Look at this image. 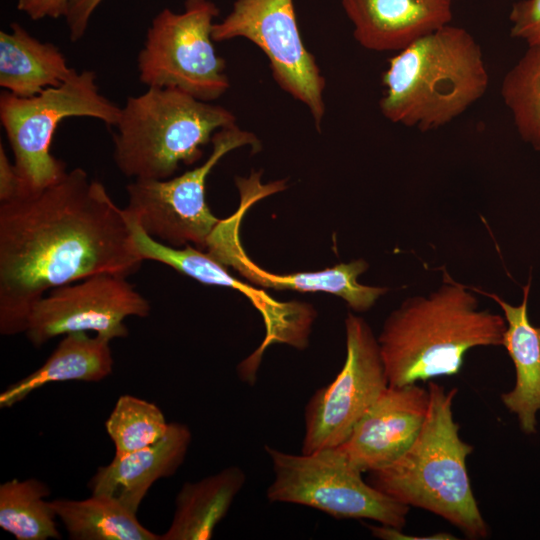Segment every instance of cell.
<instances>
[{
	"label": "cell",
	"instance_id": "cell-5",
	"mask_svg": "<svg viewBox=\"0 0 540 540\" xmlns=\"http://www.w3.org/2000/svg\"><path fill=\"white\" fill-rule=\"evenodd\" d=\"M236 124L229 109L178 88L148 87L121 107L113 134V159L126 177L163 180L180 164L201 159L220 129Z\"/></svg>",
	"mask_w": 540,
	"mask_h": 540
},
{
	"label": "cell",
	"instance_id": "cell-1",
	"mask_svg": "<svg viewBox=\"0 0 540 540\" xmlns=\"http://www.w3.org/2000/svg\"><path fill=\"white\" fill-rule=\"evenodd\" d=\"M143 261L125 209L82 168L0 203L1 335L25 333L50 290L100 273L128 277Z\"/></svg>",
	"mask_w": 540,
	"mask_h": 540
},
{
	"label": "cell",
	"instance_id": "cell-29",
	"mask_svg": "<svg viewBox=\"0 0 540 540\" xmlns=\"http://www.w3.org/2000/svg\"><path fill=\"white\" fill-rule=\"evenodd\" d=\"M70 0H18L17 9L32 20L65 17Z\"/></svg>",
	"mask_w": 540,
	"mask_h": 540
},
{
	"label": "cell",
	"instance_id": "cell-23",
	"mask_svg": "<svg viewBox=\"0 0 540 540\" xmlns=\"http://www.w3.org/2000/svg\"><path fill=\"white\" fill-rule=\"evenodd\" d=\"M41 480L12 479L0 485V527L17 540L60 539L57 514Z\"/></svg>",
	"mask_w": 540,
	"mask_h": 540
},
{
	"label": "cell",
	"instance_id": "cell-24",
	"mask_svg": "<svg viewBox=\"0 0 540 540\" xmlns=\"http://www.w3.org/2000/svg\"><path fill=\"white\" fill-rule=\"evenodd\" d=\"M500 93L522 140L540 152V43L506 73Z\"/></svg>",
	"mask_w": 540,
	"mask_h": 540
},
{
	"label": "cell",
	"instance_id": "cell-2",
	"mask_svg": "<svg viewBox=\"0 0 540 540\" xmlns=\"http://www.w3.org/2000/svg\"><path fill=\"white\" fill-rule=\"evenodd\" d=\"M505 317L479 309L475 292L444 271L428 295L405 299L377 337L389 385L404 386L456 375L474 347L502 346Z\"/></svg>",
	"mask_w": 540,
	"mask_h": 540
},
{
	"label": "cell",
	"instance_id": "cell-26",
	"mask_svg": "<svg viewBox=\"0 0 540 540\" xmlns=\"http://www.w3.org/2000/svg\"><path fill=\"white\" fill-rule=\"evenodd\" d=\"M510 34L530 45L540 43V0H520L509 14Z\"/></svg>",
	"mask_w": 540,
	"mask_h": 540
},
{
	"label": "cell",
	"instance_id": "cell-10",
	"mask_svg": "<svg viewBox=\"0 0 540 540\" xmlns=\"http://www.w3.org/2000/svg\"><path fill=\"white\" fill-rule=\"evenodd\" d=\"M212 38H245L255 44L266 55L277 85L306 106L320 129L326 81L304 45L293 0H235L230 13L213 25Z\"/></svg>",
	"mask_w": 540,
	"mask_h": 540
},
{
	"label": "cell",
	"instance_id": "cell-6",
	"mask_svg": "<svg viewBox=\"0 0 540 540\" xmlns=\"http://www.w3.org/2000/svg\"><path fill=\"white\" fill-rule=\"evenodd\" d=\"M120 110L121 107L100 93L96 74L91 70H75L61 85L32 97L3 91L0 120L23 192L42 189L66 173V164L50 151L55 131L64 119L90 117L115 127Z\"/></svg>",
	"mask_w": 540,
	"mask_h": 540
},
{
	"label": "cell",
	"instance_id": "cell-7",
	"mask_svg": "<svg viewBox=\"0 0 540 540\" xmlns=\"http://www.w3.org/2000/svg\"><path fill=\"white\" fill-rule=\"evenodd\" d=\"M265 450L274 475L266 491L269 501L312 507L337 519L404 527L410 507L365 481L338 447L301 454Z\"/></svg>",
	"mask_w": 540,
	"mask_h": 540
},
{
	"label": "cell",
	"instance_id": "cell-12",
	"mask_svg": "<svg viewBox=\"0 0 540 540\" xmlns=\"http://www.w3.org/2000/svg\"><path fill=\"white\" fill-rule=\"evenodd\" d=\"M236 186L240 193L239 207L231 216L220 220L204 250L221 264L236 270L244 279L260 288L324 292L342 298L357 312L368 311L389 290L387 287L358 282V277L368 269V263L363 259L339 263L320 271L288 274L269 272L258 266L242 247L240 224L253 204L277 193L279 188L274 181L263 183L261 172H252L246 178L237 177Z\"/></svg>",
	"mask_w": 540,
	"mask_h": 540
},
{
	"label": "cell",
	"instance_id": "cell-14",
	"mask_svg": "<svg viewBox=\"0 0 540 540\" xmlns=\"http://www.w3.org/2000/svg\"><path fill=\"white\" fill-rule=\"evenodd\" d=\"M134 240L144 260L165 264L203 284L240 291L260 311L266 338L259 351L272 342H285L302 348L306 342L314 311L306 303L280 302L264 290L251 286L229 273L226 266L208 252L192 245L175 248L148 236L130 217Z\"/></svg>",
	"mask_w": 540,
	"mask_h": 540
},
{
	"label": "cell",
	"instance_id": "cell-13",
	"mask_svg": "<svg viewBox=\"0 0 540 540\" xmlns=\"http://www.w3.org/2000/svg\"><path fill=\"white\" fill-rule=\"evenodd\" d=\"M150 310L127 277L100 273L45 294L33 306L25 334L35 347L74 332L93 331L111 341L128 336L127 317H147Z\"/></svg>",
	"mask_w": 540,
	"mask_h": 540
},
{
	"label": "cell",
	"instance_id": "cell-27",
	"mask_svg": "<svg viewBox=\"0 0 540 540\" xmlns=\"http://www.w3.org/2000/svg\"><path fill=\"white\" fill-rule=\"evenodd\" d=\"M103 0H70L65 20L72 42L80 40L88 27V23L95 9Z\"/></svg>",
	"mask_w": 540,
	"mask_h": 540
},
{
	"label": "cell",
	"instance_id": "cell-25",
	"mask_svg": "<svg viewBox=\"0 0 540 540\" xmlns=\"http://www.w3.org/2000/svg\"><path fill=\"white\" fill-rule=\"evenodd\" d=\"M163 412L152 402L132 395H121L105 421L108 436L121 455L150 446L167 432Z\"/></svg>",
	"mask_w": 540,
	"mask_h": 540
},
{
	"label": "cell",
	"instance_id": "cell-22",
	"mask_svg": "<svg viewBox=\"0 0 540 540\" xmlns=\"http://www.w3.org/2000/svg\"><path fill=\"white\" fill-rule=\"evenodd\" d=\"M51 504L72 540H161L138 521L136 513L107 494L56 499Z\"/></svg>",
	"mask_w": 540,
	"mask_h": 540
},
{
	"label": "cell",
	"instance_id": "cell-15",
	"mask_svg": "<svg viewBox=\"0 0 540 540\" xmlns=\"http://www.w3.org/2000/svg\"><path fill=\"white\" fill-rule=\"evenodd\" d=\"M428 406V389L417 383L389 385L338 448L362 473L384 468L413 444Z\"/></svg>",
	"mask_w": 540,
	"mask_h": 540
},
{
	"label": "cell",
	"instance_id": "cell-19",
	"mask_svg": "<svg viewBox=\"0 0 540 540\" xmlns=\"http://www.w3.org/2000/svg\"><path fill=\"white\" fill-rule=\"evenodd\" d=\"M110 340L88 332L64 335L47 360L0 394V408H10L33 391L56 382H99L112 373Z\"/></svg>",
	"mask_w": 540,
	"mask_h": 540
},
{
	"label": "cell",
	"instance_id": "cell-4",
	"mask_svg": "<svg viewBox=\"0 0 540 540\" xmlns=\"http://www.w3.org/2000/svg\"><path fill=\"white\" fill-rule=\"evenodd\" d=\"M429 406L409 449L392 464L370 471L368 482L394 500L432 512L471 539L489 528L475 499L466 467L473 446L459 436L452 405L456 388L429 382Z\"/></svg>",
	"mask_w": 540,
	"mask_h": 540
},
{
	"label": "cell",
	"instance_id": "cell-16",
	"mask_svg": "<svg viewBox=\"0 0 540 540\" xmlns=\"http://www.w3.org/2000/svg\"><path fill=\"white\" fill-rule=\"evenodd\" d=\"M453 0H341L360 46L398 52L450 24Z\"/></svg>",
	"mask_w": 540,
	"mask_h": 540
},
{
	"label": "cell",
	"instance_id": "cell-21",
	"mask_svg": "<svg viewBox=\"0 0 540 540\" xmlns=\"http://www.w3.org/2000/svg\"><path fill=\"white\" fill-rule=\"evenodd\" d=\"M246 482L245 472L227 467L197 482H186L176 497V508L161 540H208Z\"/></svg>",
	"mask_w": 540,
	"mask_h": 540
},
{
	"label": "cell",
	"instance_id": "cell-11",
	"mask_svg": "<svg viewBox=\"0 0 540 540\" xmlns=\"http://www.w3.org/2000/svg\"><path fill=\"white\" fill-rule=\"evenodd\" d=\"M346 358L335 379L305 406L302 453L340 446L389 386L377 338L361 317L345 319Z\"/></svg>",
	"mask_w": 540,
	"mask_h": 540
},
{
	"label": "cell",
	"instance_id": "cell-17",
	"mask_svg": "<svg viewBox=\"0 0 540 540\" xmlns=\"http://www.w3.org/2000/svg\"><path fill=\"white\" fill-rule=\"evenodd\" d=\"M191 438L185 424L170 423L166 434L154 444L115 454L109 464L98 467L88 483L91 494L113 496L137 513L151 486L161 478L172 476L182 465Z\"/></svg>",
	"mask_w": 540,
	"mask_h": 540
},
{
	"label": "cell",
	"instance_id": "cell-20",
	"mask_svg": "<svg viewBox=\"0 0 540 540\" xmlns=\"http://www.w3.org/2000/svg\"><path fill=\"white\" fill-rule=\"evenodd\" d=\"M0 32V86L18 97H32L65 82L75 71L61 50L41 42L22 25Z\"/></svg>",
	"mask_w": 540,
	"mask_h": 540
},
{
	"label": "cell",
	"instance_id": "cell-18",
	"mask_svg": "<svg viewBox=\"0 0 540 540\" xmlns=\"http://www.w3.org/2000/svg\"><path fill=\"white\" fill-rule=\"evenodd\" d=\"M530 286L531 279L523 286L522 302L517 306L495 293L469 286L475 293L494 300L503 311L507 328L502 346L513 361L516 381L513 389L501 395V400L516 415L525 434L537 432L540 412V326L533 325L528 316Z\"/></svg>",
	"mask_w": 540,
	"mask_h": 540
},
{
	"label": "cell",
	"instance_id": "cell-3",
	"mask_svg": "<svg viewBox=\"0 0 540 540\" xmlns=\"http://www.w3.org/2000/svg\"><path fill=\"white\" fill-rule=\"evenodd\" d=\"M382 85V115L425 132L450 123L477 102L487 91L489 75L474 37L448 24L390 57Z\"/></svg>",
	"mask_w": 540,
	"mask_h": 540
},
{
	"label": "cell",
	"instance_id": "cell-8",
	"mask_svg": "<svg viewBox=\"0 0 540 540\" xmlns=\"http://www.w3.org/2000/svg\"><path fill=\"white\" fill-rule=\"evenodd\" d=\"M211 143L212 152L203 164L168 179H135L126 186L128 204L124 209L151 238L175 248L192 245L205 250L220 222L206 201L209 173L235 149H261L257 136L237 124L218 130Z\"/></svg>",
	"mask_w": 540,
	"mask_h": 540
},
{
	"label": "cell",
	"instance_id": "cell-28",
	"mask_svg": "<svg viewBox=\"0 0 540 540\" xmlns=\"http://www.w3.org/2000/svg\"><path fill=\"white\" fill-rule=\"evenodd\" d=\"M24 191L15 164L10 161L3 144H0V203L8 202Z\"/></svg>",
	"mask_w": 540,
	"mask_h": 540
},
{
	"label": "cell",
	"instance_id": "cell-9",
	"mask_svg": "<svg viewBox=\"0 0 540 540\" xmlns=\"http://www.w3.org/2000/svg\"><path fill=\"white\" fill-rule=\"evenodd\" d=\"M219 9L210 0H186L184 11L159 12L137 58L139 80L147 87L178 88L211 102L230 86L212 29Z\"/></svg>",
	"mask_w": 540,
	"mask_h": 540
}]
</instances>
